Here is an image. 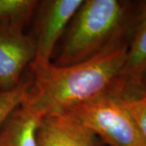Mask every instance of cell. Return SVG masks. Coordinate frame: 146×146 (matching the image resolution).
<instances>
[{
	"instance_id": "5",
	"label": "cell",
	"mask_w": 146,
	"mask_h": 146,
	"mask_svg": "<svg viewBox=\"0 0 146 146\" xmlns=\"http://www.w3.org/2000/svg\"><path fill=\"white\" fill-rule=\"evenodd\" d=\"M35 54V40L23 28L0 25V92L11 91L21 83L22 74Z\"/></svg>"
},
{
	"instance_id": "4",
	"label": "cell",
	"mask_w": 146,
	"mask_h": 146,
	"mask_svg": "<svg viewBox=\"0 0 146 146\" xmlns=\"http://www.w3.org/2000/svg\"><path fill=\"white\" fill-rule=\"evenodd\" d=\"M83 0L39 1L36 21V54L32 72L49 66L58 40L65 34Z\"/></svg>"
},
{
	"instance_id": "1",
	"label": "cell",
	"mask_w": 146,
	"mask_h": 146,
	"mask_svg": "<svg viewBox=\"0 0 146 146\" xmlns=\"http://www.w3.org/2000/svg\"><path fill=\"white\" fill-rule=\"evenodd\" d=\"M128 46L110 50L68 66L51 63L33 71V80L25 102L28 113L42 118L63 111L106 94H113L124 65Z\"/></svg>"
},
{
	"instance_id": "7",
	"label": "cell",
	"mask_w": 146,
	"mask_h": 146,
	"mask_svg": "<svg viewBox=\"0 0 146 146\" xmlns=\"http://www.w3.org/2000/svg\"><path fill=\"white\" fill-rule=\"evenodd\" d=\"M37 146H99L98 136L67 111L43 115L36 129Z\"/></svg>"
},
{
	"instance_id": "3",
	"label": "cell",
	"mask_w": 146,
	"mask_h": 146,
	"mask_svg": "<svg viewBox=\"0 0 146 146\" xmlns=\"http://www.w3.org/2000/svg\"><path fill=\"white\" fill-rule=\"evenodd\" d=\"M110 146H146L135 119L121 98L106 94L67 110Z\"/></svg>"
},
{
	"instance_id": "9",
	"label": "cell",
	"mask_w": 146,
	"mask_h": 146,
	"mask_svg": "<svg viewBox=\"0 0 146 146\" xmlns=\"http://www.w3.org/2000/svg\"><path fill=\"white\" fill-rule=\"evenodd\" d=\"M38 3L36 0H0V25L24 29L34 16Z\"/></svg>"
},
{
	"instance_id": "12",
	"label": "cell",
	"mask_w": 146,
	"mask_h": 146,
	"mask_svg": "<svg viewBox=\"0 0 146 146\" xmlns=\"http://www.w3.org/2000/svg\"><path fill=\"white\" fill-rule=\"evenodd\" d=\"M140 96H146V72L142 76L139 91H138V94H137L136 97H140Z\"/></svg>"
},
{
	"instance_id": "13",
	"label": "cell",
	"mask_w": 146,
	"mask_h": 146,
	"mask_svg": "<svg viewBox=\"0 0 146 146\" xmlns=\"http://www.w3.org/2000/svg\"><path fill=\"white\" fill-rule=\"evenodd\" d=\"M6 141H7V136H6L5 131L2 129L0 131V146H5Z\"/></svg>"
},
{
	"instance_id": "2",
	"label": "cell",
	"mask_w": 146,
	"mask_h": 146,
	"mask_svg": "<svg viewBox=\"0 0 146 146\" xmlns=\"http://www.w3.org/2000/svg\"><path fill=\"white\" fill-rule=\"evenodd\" d=\"M138 2L83 1L64 34L55 63L68 66L128 46L139 9Z\"/></svg>"
},
{
	"instance_id": "10",
	"label": "cell",
	"mask_w": 146,
	"mask_h": 146,
	"mask_svg": "<svg viewBox=\"0 0 146 146\" xmlns=\"http://www.w3.org/2000/svg\"><path fill=\"white\" fill-rule=\"evenodd\" d=\"M33 80L23 79L14 89L0 92V131L10 115L25 102Z\"/></svg>"
},
{
	"instance_id": "8",
	"label": "cell",
	"mask_w": 146,
	"mask_h": 146,
	"mask_svg": "<svg viewBox=\"0 0 146 146\" xmlns=\"http://www.w3.org/2000/svg\"><path fill=\"white\" fill-rule=\"evenodd\" d=\"M40 119L21 106L14 110L3 126L7 136L5 146H37L36 129Z\"/></svg>"
},
{
	"instance_id": "6",
	"label": "cell",
	"mask_w": 146,
	"mask_h": 146,
	"mask_svg": "<svg viewBox=\"0 0 146 146\" xmlns=\"http://www.w3.org/2000/svg\"><path fill=\"white\" fill-rule=\"evenodd\" d=\"M146 72V1H140L135 25L131 35L124 65L116 82L114 96L121 99L137 96Z\"/></svg>"
},
{
	"instance_id": "11",
	"label": "cell",
	"mask_w": 146,
	"mask_h": 146,
	"mask_svg": "<svg viewBox=\"0 0 146 146\" xmlns=\"http://www.w3.org/2000/svg\"><path fill=\"white\" fill-rule=\"evenodd\" d=\"M121 100L136 120L146 145V96Z\"/></svg>"
}]
</instances>
